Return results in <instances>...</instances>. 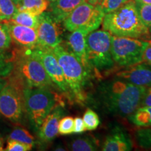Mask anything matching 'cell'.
Returning a JSON list of instances; mask_svg holds the SVG:
<instances>
[{"instance_id":"28","label":"cell","mask_w":151,"mask_h":151,"mask_svg":"<svg viewBox=\"0 0 151 151\" xmlns=\"http://www.w3.org/2000/svg\"><path fill=\"white\" fill-rule=\"evenodd\" d=\"M74 118L71 116H66L60 120L58 125V133L62 135H68L73 133Z\"/></svg>"},{"instance_id":"31","label":"cell","mask_w":151,"mask_h":151,"mask_svg":"<svg viewBox=\"0 0 151 151\" xmlns=\"http://www.w3.org/2000/svg\"><path fill=\"white\" fill-rule=\"evenodd\" d=\"M32 145L27 144L20 141L9 139L7 146L5 150L6 151H28L32 150Z\"/></svg>"},{"instance_id":"11","label":"cell","mask_w":151,"mask_h":151,"mask_svg":"<svg viewBox=\"0 0 151 151\" xmlns=\"http://www.w3.org/2000/svg\"><path fill=\"white\" fill-rule=\"evenodd\" d=\"M32 53L40 60L52 83L62 92H65L67 95H70L69 88L65 81L62 67H60L52 49L36 47L32 50Z\"/></svg>"},{"instance_id":"5","label":"cell","mask_w":151,"mask_h":151,"mask_svg":"<svg viewBox=\"0 0 151 151\" xmlns=\"http://www.w3.org/2000/svg\"><path fill=\"white\" fill-rule=\"evenodd\" d=\"M111 35L104 29L94 30L87 35V55L94 73L109 70L114 66L111 50Z\"/></svg>"},{"instance_id":"21","label":"cell","mask_w":151,"mask_h":151,"mask_svg":"<svg viewBox=\"0 0 151 151\" xmlns=\"http://www.w3.org/2000/svg\"><path fill=\"white\" fill-rule=\"evenodd\" d=\"M99 143L91 136L77 138L71 143L70 148L73 151H94L98 150Z\"/></svg>"},{"instance_id":"3","label":"cell","mask_w":151,"mask_h":151,"mask_svg":"<svg viewBox=\"0 0 151 151\" xmlns=\"http://www.w3.org/2000/svg\"><path fill=\"white\" fill-rule=\"evenodd\" d=\"M52 51L62 67L71 95L78 103L83 104L87 99L86 86L90 75L68 48L60 44Z\"/></svg>"},{"instance_id":"2","label":"cell","mask_w":151,"mask_h":151,"mask_svg":"<svg viewBox=\"0 0 151 151\" xmlns=\"http://www.w3.org/2000/svg\"><path fill=\"white\" fill-rule=\"evenodd\" d=\"M103 28L112 35L148 40L149 29L143 23L135 5L131 0L113 12L104 15Z\"/></svg>"},{"instance_id":"41","label":"cell","mask_w":151,"mask_h":151,"mask_svg":"<svg viewBox=\"0 0 151 151\" xmlns=\"http://www.w3.org/2000/svg\"><path fill=\"white\" fill-rule=\"evenodd\" d=\"M150 32H151V31H150Z\"/></svg>"},{"instance_id":"12","label":"cell","mask_w":151,"mask_h":151,"mask_svg":"<svg viewBox=\"0 0 151 151\" xmlns=\"http://www.w3.org/2000/svg\"><path fill=\"white\" fill-rule=\"evenodd\" d=\"M116 77L136 86L148 88L151 86V66L141 62L118 71Z\"/></svg>"},{"instance_id":"30","label":"cell","mask_w":151,"mask_h":151,"mask_svg":"<svg viewBox=\"0 0 151 151\" xmlns=\"http://www.w3.org/2000/svg\"><path fill=\"white\" fill-rule=\"evenodd\" d=\"M11 38L6 22L0 23V50H3L10 46Z\"/></svg>"},{"instance_id":"1","label":"cell","mask_w":151,"mask_h":151,"mask_svg":"<svg viewBox=\"0 0 151 151\" xmlns=\"http://www.w3.org/2000/svg\"><path fill=\"white\" fill-rule=\"evenodd\" d=\"M146 88L115 79L100 86L99 97L108 112L115 116L129 117L141 107Z\"/></svg>"},{"instance_id":"24","label":"cell","mask_w":151,"mask_h":151,"mask_svg":"<svg viewBox=\"0 0 151 151\" xmlns=\"http://www.w3.org/2000/svg\"><path fill=\"white\" fill-rule=\"evenodd\" d=\"M9 139L27 143L32 146L35 144V138L27 130L23 128H16L13 130L9 135Z\"/></svg>"},{"instance_id":"26","label":"cell","mask_w":151,"mask_h":151,"mask_svg":"<svg viewBox=\"0 0 151 151\" xmlns=\"http://www.w3.org/2000/svg\"><path fill=\"white\" fill-rule=\"evenodd\" d=\"M83 120L86 130L88 131L95 130L100 124V120L97 113L90 109H88L84 113Z\"/></svg>"},{"instance_id":"13","label":"cell","mask_w":151,"mask_h":151,"mask_svg":"<svg viewBox=\"0 0 151 151\" xmlns=\"http://www.w3.org/2000/svg\"><path fill=\"white\" fill-rule=\"evenodd\" d=\"M90 32L85 29H78L71 32L67 36L68 48L73 52L76 58L90 75L92 72L88 60L86 50V37Z\"/></svg>"},{"instance_id":"38","label":"cell","mask_w":151,"mask_h":151,"mask_svg":"<svg viewBox=\"0 0 151 151\" xmlns=\"http://www.w3.org/2000/svg\"><path fill=\"white\" fill-rule=\"evenodd\" d=\"M3 150V141L0 139V151Z\"/></svg>"},{"instance_id":"18","label":"cell","mask_w":151,"mask_h":151,"mask_svg":"<svg viewBox=\"0 0 151 151\" xmlns=\"http://www.w3.org/2000/svg\"><path fill=\"white\" fill-rule=\"evenodd\" d=\"M48 0H21L16 6L18 11H28L39 16L48 9Z\"/></svg>"},{"instance_id":"8","label":"cell","mask_w":151,"mask_h":151,"mask_svg":"<svg viewBox=\"0 0 151 151\" xmlns=\"http://www.w3.org/2000/svg\"><path fill=\"white\" fill-rule=\"evenodd\" d=\"M104 15L99 4L94 5L85 1L64 20V27L71 32L78 29H85L91 32L99 27Z\"/></svg>"},{"instance_id":"35","label":"cell","mask_w":151,"mask_h":151,"mask_svg":"<svg viewBox=\"0 0 151 151\" xmlns=\"http://www.w3.org/2000/svg\"><path fill=\"white\" fill-rule=\"evenodd\" d=\"M101 1H102V0H86V2H88L91 4H94V5L99 4Z\"/></svg>"},{"instance_id":"15","label":"cell","mask_w":151,"mask_h":151,"mask_svg":"<svg viewBox=\"0 0 151 151\" xmlns=\"http://www.w3.org/2000/svg\"><path fill=\"white\" fill-rule=\"evenodd\" d=\"M63 114L61 106H56L45 118L39 127V137L44 142L52 141L58 134V125Z\"/></svg>"},{"instance_id":"20","label":"cell","mask_w":151,"mask_h":151,"mask_svg":"<svg viewBox=\"0 0 151 151\" xmlns=\"http://www.w3.org/2000/svg\"><path fill=\"white\" fill-rule=\"evenodd\" d=\"M9 20L19 25L37 29L39 24V16H36L28 11H18Z\"/></svg>"},{"instance_id":"34","label":"cell","mask_w":151,"mask_h":151,"mask_svg":"<svg viewBox=\"0 0 151 151\" xmlns=\"http://www.w3.org/2000/svg\"><path fill=\"white\" fill-rule=\"evenodd\" d=\"M142 62H146L151 66V40H149V44L147 46L143 52Z\"/></svg>"},{"instance_id":"40","label":"cell","mask_w":151,"mask_h":151,"mask_svg":"<svg viewBox=\"0 0 151 151\" xmlns=\"http://www.w3.org/2000/svg\"><path fill=\"white\" fill-rule=\"evenodd\" d=\"M49 1V2H51V1H55V0H48Z\"/></svg>"},{"instance_id":"37","label":"cell","mask_w":151,"mask_h":151,"mask_svg":"<svg viewBox=\"0 0 151 151\" xmlns=\"http://www.w3.org/2000/svg\"><path fill=\"white\" fill-rule=\"evenodd\" d=\"M6 84V81H5L3 79H0V90L3 88V87Z\"/></svg>"},{"instance_id":"39","label":"cell","mask_w":151,"mask_h":151,"mask_svg":"<svg viewBox=\"0 0 151 151\" xmlns=\"http://www.w3.org/2000/svg\"><path fill=\"white\" fill-rule=\"evenodd\" d=\"M12 1H14V2L15 4H16L17 5L19 2H20V1H21V0H12Z\"/></svg>"},{"instance_id":"7","label":"cell","mask_w":151,"mask_h":151,"mask_svg":"<svg viewBox=\"0 0 151 151\" xmlns=\"http://www.w3.org/2000/svg\"><path fill=\"white\" fill-rule=\"evenodd\" d=\"M111 55L113 61L121 67H129L142 62L149 40L111 35Z\"/></svg>"},{"instance_id":"14","label":"cell","mask_w":151,"mask_h":151,"mask_svg":"<svg viewBox=\"0 0 151 151\" xmlns=\"http://www.w3.org/2000/svg\"><path fill=\"white\" fill-rule=\"evenodd\" d=\"M11 38L19 46L27 49H33L37 47V29L13 23L6 20Z\"/></svg>"},{"instance_id":"29","label":"cell","mask_w":151,"mask_h":151,"mask_svg":"<svg viewBox=\"0 0 151 151\" xmlns=\"http://www.w3.org/2000/svg\"><path fill=\"white\" fill-rule=\"evenodd\" d=\"M14 61L4 53L3 50H0V77L8 76L14 69Z\"/></svg>"},{"instance_id":"32","label":"cell","mask_w":151,"mask_h":151,"mask_svg":"<svg viewBox=\"0 0 151 151\" xmlns=\"http://www.w3.org/2000/svg\"><path fill=\"white\" fill-rule=\"evenodd\" d=\"M86 130V126H85L83 120L81 117H76L74 118V129L73 133L81 134L84 132Z\"/></svg>"},{"instance_id":"23","label":"cell","mask_w":151,"mask_h":151,"mask_svg":"<svg viewBox=\"0 0 151 151\" xmlns=\"http://www.w3.org/2000/svg\"><path fill=\"white\" fill-rule=\"evenodd\" d=\"M136 140L139 147L151 149V128H141L136 131Z\"/></svg>"},{"instance_id":"25","label":"cell","mask_w":151,"mask_h":151,"mask_svg":"<svg viewBox=\"0 0 151 151\" xmlns=\"http://www.w3.org/2000/svg\"><path fill=\"white\" fill-rule=\"evenodd\" d=\"M138 14L140 17L141 21L144 25L151 31V5L140 2H136Z\"/></svg>"},{"instance_id":"17","label":"cell","mask_w":151,"mask_h":151,"mask_svg":"<svg viewBox=\"0 0 151 151\" xmlns=\"http://www.w3.org/2000/svg\"><path fill=\"white\" fill-rule=\"evenodd\" d=\"M86 0H55L49 5L50 14L57 22H63L74 9Z\"/></svg>"},{"instance_id":"33","label":"cell","mask_w":151,"mask_h":151,"mask_svg":"<svg viewBox=\"0 0 151 151\" xmlns=\"http://www.w3.org/2000/svg\"><path fill=\"white\" fill-rule=\"evenodd\" d=\"M142 106H151V86L146 88L144 97L141 101V107Z\"/></svg>"},{"instance_id":"16","label":"cell","mask_w":151,"mask_h":151,"mask_svg":"<svg viewBox=\"0 0 151 151\" xmlns=\"http://www.w3.org/2000/svg\"><path fill=\"white\" fill-rule=\"evenodd\" d=\"M133 143L127 134L117 128L107 136L102 146L103 151H129Z\"/></svg>"},{"instance_id":"19","label":"cell","mask_w":151,"mask_h":151,"mask_svg":"<svg viewBox=\"0 0 151 151\" xmlns=\"http://www.w3.org/2000/svg\"><path fill=\"white\" fill-rule=\"evenodd\" d=\"M129 121L137 127H151V106L139 107L133 114L128 117Z\"/></svg>"},{"instance_id":"10","label":"cell","mask_w":151,"mask_h":151,"mask_svg":"<svg viewBox=\"0 0 151 151\" xmlns=\"http://www.w3.org/2000/svg\"><path fill=\"white\" fill-rule=\"evenodd\" d=\"M21 92L14 83H7L0 90V113L11 122L18 123L22 118Z\"/></svg>"},{"instance_id":"36","label":"cell","mask_w":151,"mask_h":151,"mask_svg":"<svg viewBox=\"0 0 151 151\" xmlns=\"http://www.w3.org/2000/svg\"><path fill=\"white\" fill-rule=\"evenodd\" d=\"M134 1H136V2H140L151 5V0H134Z\"/></svg>"},{"instance_id":"4","label":"cell","mask_w":151,"mask_h":151,"mask_svg":"<svg viewBox=\"0 0 151 151\" xmlns=\"http://www.w3.org/2000/svg\"><path fill=\"white\" fill-rule=\"evenodd\" d=\"M16 78L27 88H48L52 85L41 62L32 53L31 49L13 54Z\"/></svg>"},{"instance_id":"6","label":"cell","mask_w":151,"mask_h":151,"mask_svg":"<svg viewBox=\"0 0 151 151\" xmlns=\"http://www.w3.org/2000/svg\"><path fill=\"white\" fill-rule=\"evenodd\" d=\"M26 111L35 127L39 128L56 106L60 97L48 88H26L23 90Z\"/></svg>"},{"instance_id":"9","label":"cell","mask_w":151,"mask_h":151,"mask_svg":"<svg viewBox=\"0 0 151 151\" xmlns=\"http://www.w3.org/2000/svg\"><path fill=\"white\" fill-rule=\"evenodd\" d=\"M50 12H43L39 16L37 32V48L53 49L62 41V31Z\"/></svg>"},{"instance_id":"27","label":"cell","mask_w":151,"mask_h":151,"mask_svg":"<svg viewBox=\"0 0 151 151\" xmlns=\"http://www.w3.org/2000/svg\"><path fill=\"white\" fill-rule=\"evenodd\" d=\"M131 0H102L99 4L101 10L104 14L113 12Z\"/></svg>"},{"instance_id":"22","label":"cell","mask_w":151,"mask_h":151,"mask_svg":"<svg viewBox=\"0 0 151 151\" xmlns=\"http://www.w3.org/2000/svg\"><path fill=\"white\" fill-rule=\"evenodd\" d=\"M18 11L12 0H0V21L10 20Z\"/></svg>"}]
</instances>
